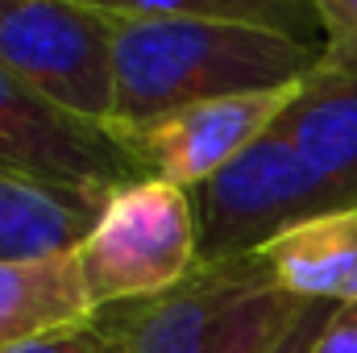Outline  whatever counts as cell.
<instances>
[{"label":"cell","instance_id":"obj_1","mask_svg":"<svg viewBox=\"0 0 357 353\" xmlns=\"http://www.w3.org/2000/svg\"><path fill=\"white\" fill-rule=\"evenodd\" d=\"M116 117L137 129L187 104L303 84L324 63V42L216 17H112Z\"/></svg>","mask_w":357,"mask_h":353},{"label":"cell","instance_id":"obj_2","mask_svg":"<svg viewBox=\"0 0 357 353\" xmlns=\"http://www.w3.org/2000/svg\"><path fill=\"white\" fill-rule=\"evenodd\" d=\"M75 266L91 316L183 283L199 266V216L191 191L167 179L121 187L75 250Z\"/></svg>","mask_w":357,"mask_h":353},{"label":"cell","instance_id":"obj_3","mask_svg":"<svg viewBox=\"0 0 357 353\" xmlns=\"http://www.w3.org/2000/svg\"><path fill=\"white\" fill-rule=\"evenodd\" d=\"M199 216V262L250 258L287 229L354 208L278 129L191 191Z\"/></svg>","mask_w":357,"mask_h":353},{"label":"cell","instance_id":"obj_4","mask_svg":"<svg viewBox=\"0 0 357 353\" xmlns=\"http://www.w3.org/2000/svg\"><path fill=\"white\" fill-rule=\"evenodd\" d=\"M0 67L63 112L112 125V13L84 0H13L0 13Z\"/></svg>","mask_w":357,"mask_h":353},{"label":"cell","instance_id":"obj_5","mask_svg":"<svg viewBox=\"0 0 357 353\" xmlns=\"http://www.w3.org/2000/svg\"><path fill=\"white\" fill-rule=\"evenodd\" d=\"M0 171L112 195L146 171L104 125L79 121L0 67Z\"/></svg>","mask_w":357,"mask_h":353},{"label":"cell","instance_id":"obj_6","mask_svg":"<svg viewBox=\"0 0 357 353\" xmlns=\"http://www.w3.org/2000/svg\"><path fill=\"white\" fill-rule=\"evenodd\" d=\"M299 84L270 91H241L204 104H187L137 129H112L146 179H167L175 187H204L233 158H241L258 137H266L278 117L291 108Z\"/></svg>","mask_w":357,"mask_h":353},{"label":"cell","instance_id":"obj_7","mask_svg":"<svg viewBox=\"0 0 357 353\" xmlns=\"http://www.w3.org/2000/svg\"><path fill=\"white\" fill-rule=\"evenodd\" d=\"M266 283L274 278L258 254L233 262H199L183 283L158 295L96 312L91 329L108 353H195L229 308Z\"/></svg>","mask_w":357,"mask_h":353},{"label":"cell","instance_id":"obj_8","mask_svg":"<svg viewBox=\"0 0 357 353\" xmlns=\"http://www.w3.org/2000/svg\"><path fill=\"white\" fill-rule=\"evenodd\" d=\"M112 195L0 171V262H50L75 254Z\"/></svg>","mask_w":357,"mask_h":353},{"label":"cell","instance_id":"obj_9","mask_svg":"<svg viewBox=\"0 0 357 353\" xmlns=\"http://www.w3.org/2000/svg\"><path fill=\"white\" fill-rule=\"evenodd\" d=\"M270 278L303 303H357V208L303 220L258 250Z\"/></svg>","mask_w":357,"mask_h":353},{"label":"cell","instance_id":"obj_10","mask_svg":"<svg viewBox=\"0 0 357 353\" xmlns=\"http://www.w3.org/2000/svg\"><path fill=\"white\" fill-rule=\"evenodd\" d=\"M274 129L357 208V75L312 71Z\"/></svg>","mask_w":357,"mask_h":353},{"label":"cell","instance_id":"obj_11","mask_svg":"<svg viewBox=\"0 0 357 353\" xmlns=\"http://www.w3.org/2000/svg\"><path fill=\"white\" fill-rule=\"evenodd\" d=\"M88 320L91 303L75 254L50 262H0V350Z\"/></svg>","mask_w":357,"mask_h":353},{"label":"cell","instance_id":"obj_12","mask_svg":"<svg viewBox=\"0 0 357 353\" xmlns=\"http://www.w3.org/2000/svg\"><path fill=\"white\" fill-rule=\"evenodd\" d=\"M112 17H216L278 29L303 42H324L312 0H84Z\"/></svg>","mask_w":357,"mask_h":353},{"label":"cell","instance_id":"obj_13","mask_svg":"<svg viewBox=\"0 0 357 353\" xmlns=\"http://www.w3.org/2000/svg\"><path fill=\"white\" fill-rule=\"evenodd\" d=\"M303 299L287 295L278 283L258 287L237 308H229L195 353H274V345L295 324Z\"/></svg>","mask_w":357,"mask_h":353},{"label":"cell","instance_id":"obj_14","mask_svg":"<svg viewBox=\"0 0 357 353\" xmlns=\"http://www.w3.org/2000/svg\"><path fill=\"white\" fill-rule=\"evenodd\" d=\"M324 33V63L328 71L357 75V0H312Z\"/></svg>","mask_w":357,"mask_h":353},{"label":"cell","instance_id":"obj_15","mask_svg":"<svg viewBox=\"0 0 357 353\" xmlns=\"http://www.w3.org/2000/svg\"><path fill=\"white\" fill-rule=\"evenodd\" d=\"M0 353H108V350H104V341L96 337V329H91V320H88V324H71V329L21 341V345L0 350Z\"/></svg>","mask_w":357,"mask_h":353},{"label":"cell","instance_id":"obj_16","mask_svg":"<svg viewBox=\"0 0 357 353\" xmlns=\"http://www.w3.org/2000/svg\"><path fill=\"white\" fill-rule=\"evenodd\" d=\"M333 308L337 303H303L295 324L287 329V337L274 345V353H312L320 333H324V324H328V316H333Z\"/></svg>","mask_w":357,"mask_h":353},{"label":"cell","instance_id":"obj_17","mask_svg":"<svg viewBox=\"0 0 357 353\" xmlns=\"http://www.w3.org/2000/svg\"><path fill=\"white\" fill-rule=\"evenodd\" d=\"M312 353H357V303L333 308V316H328Z\"/></svg>","mask_w":357,"mask_h":353},{"label":"cell","instance_id":"obj_18","mask_svg":"<svg viewBox=\"0 0 357 353\" xmlns=\"http://www.w3.org/2000/svg\"><path fill=\"white\" fill-rule=\"evenodd\" d=\"M8 4H13V0H0V13H4V8H8Z\"/></svg>","mask_w":357,"mask_h":353}]
</instances>
